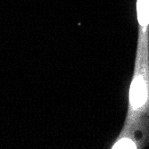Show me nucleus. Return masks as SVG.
Instances as JSON below:
<instances>
[{"mask_svg":"<svg viewBox=\"0 0 149 149\" xmlns=\"http://www.w3.org/2000/svg\"><path fill=\"white\" fill-rule=\"evenodd\" d=\"M149 120V55L136 52L124 125Z\"/></svg>","mask_w":149,"mask_h":149,"instance_id":"obj_1","label":"nucleus"},{"mask_svg":"<svg viewBox=\"0 0 149 149\" xmlns=\"http://www.w3.org/2000/svg\"><path fill=\"white\" fill-rule=\"evenodd\" d=\"M149 142V120L124 125L113 149L143 148Z\"/></svg>","mask_w":149,"mask_h":149,"instance_id":"obj_2","label":"nucleus"},{"mask_svg":"<svg viewBox=\"0 0 149 149\" xmlns=\"http://www.w3.org/2000/svg\"><path fill=\"white\" fill-rule=\"evenodd\" d=\"M137 13L139 24L137 51L149 55V0H138Z\"/></svg>","mask_w":149,"mask_h":149,"instance_id":"obj_3","label":"nucleus"}]
</instances>
